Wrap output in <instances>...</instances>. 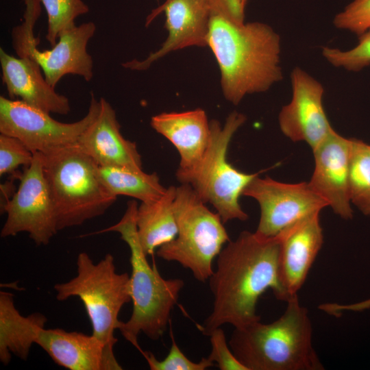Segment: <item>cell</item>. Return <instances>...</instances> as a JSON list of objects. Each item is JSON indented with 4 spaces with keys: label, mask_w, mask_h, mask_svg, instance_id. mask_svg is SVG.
<instances>
[{
    "label": "cell",
    "mask_w": 370,
    "mask_h": 370,
    "mask_svg": "<svg viewBox=\"0 0 370 370\" xmlns=\"http://www.w3.org/2000/svg\"><path fill=\"white\" fill-rule=\"evenodd\" d=\"M279 253L278 236L264 238L243 231L225 244L208 280L214 301L210 314L201 326L203 334L208 336L225 324L237 328L260 321L257 303L269 288L281 300Z\"/></svg>",
    "instance_id": "6da1fadb"
},
{
    "label": "cell",
    "mask_w": 370,
    "mask_h": 370,
    "mask_svg": "<svg viewBox=\"0 0 370 370\" xmlns=\"http://www.w3.org/2000/svg\"><path fill=\"white\" fill-rule=\"evenodd\" d=\"M207 44L219 67L223 96L234 105L282 79L280 37L267 24L245 23L243 16L216 5Z\"/></svg>",
    "instance_id": "7a4b0ae2"
},
{
    "label": "cell",
    "mask_w": 370,
    "mask_h": 370,
    "mask_svg": "<svg viewBox=\"0 0 370 370\" xmlns=\"http://www.w3.org/2000/svg\"><path fill=\"white\" fill-rule=\"evenodd\" d=\"M286 303L283 314L270 323L258 321L234 329L228 343L247 370L324 369L313 347L307 308L297 295Z\"/></svg>",
    "instance_id": "3957f363"
},
{
    "label": "cell",
    "mask_w": 370,
    "mask_h": 370,
    "mask_svg": "<svg viewBox=\"0 0 370 370\" xmlns=\"http://www.w3.org/2000/svg\"><path fill=\"white\" fill-rule=\"evenodd\" d=\"M138 203L130 201L121 219L99 232H116L121 234L130 251L131 301L130 318L121 321L118 330L122 336L140 352L138 336L145 334L153 341L160 338L170 323L172 310L184 286L182 279H165L155 264L151 265L140 244L136 225Z\"/></svg>",
    "instance_id": "277c9868"
},
{
    "label": "cell",
    "mask_w": 370,
    "mask_h": 370,
    "mask_svg": "<svg viewBox=\"0 0 370 370\" xmlns=\"http://www.w3.org/2000/svg\"><path fill=\"white\" fill-rule=\"evenodd\" d=\"M40 153L58 231L102 215L116 201L99 165L75 144Z\"/></svg>",
    "instance_id": "5b68a950"
},
{
    "label": "cell",
    "mask_w": 370,
    "mask_h": 370,
    "mask_svg": "<svg viewBox=\"0 0 370 370\" xmlns=\"http://www.w3.org/2000/svg\"><path fill=\"white\" fill-rule=\"evenodd\" d=\"M246 119L243 114L234 111L223 125L217 120L210 121V138L201 159L191 168L177 169L175 173L181 184L190 185L205 204L213 206L223 223L248 219L239 199L247 185L258 175L242 172L227 160L230 141Z\"/></svg>",
    "instance_id": "8992f818"
},
{
    "label": "cell",
    "mask_w": 370,
    "mask_h": 370,
    "mask_svg": "<svg viewBox=\"0 0 370 370\" xmlns=\"http://www.w3.org/2000/svg\"><path fill=\"white\" fill-rule=\"evenodd\" d=\"M77 275L69 281L55 284L56 299L78 297L83 302L92 328V335L114 356L117 342L114 332L121 321L122 307L131 301L130 275L116 271L114 258L108 254L95 263L86 252L77 258Z\"/></svg>",
    "instance_id": "52a82bcc"
},
{
    "label": "cell",
    "mask_w": 370,
    "mask_h": 370,
    "mask_svg": "<svg viewBox=\"0 0 370 370\" xmlns=\"http://www.w3.org/2000/svg\"><path fill=\"white\" fill-rule=\"evenodd\" d=\"M205 204L190 185L176 187L177 234L156 251L159 258L178 262L202 282L209 280L214 258L230 241L220 215Z\"/></svg>",
    "instance_id": "ba28073f"
},
{
    "label": "cell",
    "mask_w": 370,
    "mask_h": 370,
    "mask_svg": "<svg viewBox=\"0 0 370 370\" xmlns=\"http://www.w3.org/2000/svg\"><path fill=\"white\" fill-rule=\"evenodd\" d=\"M24 22L12 31V44L18 57L27 56L40 66L47 82L56 87L62 77L77 75L86 81L93 76V62L87 51V44L96 31V25L88 22L75 25L62 32L56 45L50 50L37 48L34 27L41 12L40 0H24Z\"/></svg>",
    "instance_id": "9c48e42d"
},
{
    "label": "cell",
    "mask_w": 370,
    "mask_h": 370,
    "mask_svg": "<svg viewBox=\"0 0 370 370\" xmlns=\"http://www.w3.org/2000/svg\"><path fill=\"white\" fill-rule=\"evenodd\" d=\"M99 108V101L92 93L86 116L66 123L21 100L1 96L0 133L18 138L33 153H46L75 144L97 116Z\"/></svg>",
    "instance_id": "30bf717a"
},
{
    "label": "cell",
    "mask_w": 370,
    "mask_h": 370,
    "mask_svg": "<svg viewBox=\"0 0 370 370\" xmlns=\"http://www.w3.org/2000/svg\"><path fill=\"white\" fill-rule=\"evenodd\" d=\"M19 179L18 190L3 204L7 218L1 236L27 232L37 245H46L58 230L40 153H34L32 164Z\"/></svg>",
    "instance_id": "8fae6325"
},
{
    "label": "cell",
    "mask_w": 370,
    "mask_h": 370,
    "mask_svg": "<svg viewBox=\"0 0 370 370\" xmlns=\"http://www.w3.org/2000/svg\"><path fill=\"white\" fill-rule=\"evenodd\" d=\"M243 195L258 201L260 217L255 232L264 238L275 237L299 220L328 206L308 182L283 183L258 175L247 185Z\"/></svg>",
    "instance_id": "7c38bea8"
},
{
    "label": "cell",
    "mask_w": 370,
    "mask_h": 370,
    "mask_svg": "<svg viewBox=\"0 0 370 370\" xmlns=\"http://www.w3.org/2000/svg\"><path fill=\"white\" fill-rule=\"evenodd\" d=\"M291 79L292 99L279 114L280 128L292 141H304L313 150L334 130L323 105L324 88L299 67L292 71Z\"/></svg>",
    "instance_id": "4fadbf2b"
},
{
    "label": "cell",
    "mask_w": 370,
    "mask_h": 370,
    "mask_svg": "<svg viewBox=\"0 0 370 370\" xmlns=\"http://www.w3.org/2000/svg\"><path fill=\"white\" fill-rule=\"evenodd\" d=\"M214 0H166L147 18L149 23L164 12L168 36L162 46L145 60H133L123 64L129 69H147L152 63L178 49L189 47H207Z\"/></svg>",
    "instance_id": "5bb4252c"
},
{
    "label": "cell",
    "mask_w": 370,
    "mask_h": 370,
    "mask_svg": "<svg viewBox=\"0 0 370 370\" xmlns=\"http://www.w3.org/2000/svg\"><path fill=\"white\" fill-rule=\"evenodd\" d=\"M320 212L304 217L278 235V282L281 301L297 295L323 243Z\"/></svg>",
    "instance_id": "9a60e30c"
},
{
    "label": "cell",
    "mask_w": 370,
    "mask_h": 370,
    "mask_svg": "<svg viewBox=\"0 0 370 370\" xmlns=\"http://www.w3.org/2000/svg\"><path fill=\"white\" fill-rule=\"evenodd\" d=\"M352 138L333 130L312 150L314 169L309 185L334 212L343 219L353 217L349 192Z\"/></svg>",
    "instance_id": "2e32d148"
},
{
    "label": "cell",
    "mask_w": 370,
    "mask_h": 370,
    "mask_svg": "<svg viewBox=\"0 0 370 370\" xmlns=\"http://www.w3.org/2000/svg\"><path fill=\"white\" fill-rule=\"evenodd\" d=\"M99 103L97 116L79 136L75 145L99 166L143 170L141 156L136 145L121 134L114 110L103 97Z\"/></svg>",
    "instance_id": "e0dca14e"
},
{
    "label": "cell",
    "mask_w": 370,
    "mask_h": 370,
    "mask_svg": "<svg viewBox=\"0 0 370 370\" xmlns=\"http://www.w3.org/2000/svg\"><path fill=\"white\" fill-rule=\"evenodd\" d=\"M34 343L57 365L70 370H121L122 367L94 335L40 328Z\"/></svg>",
    "instance_id": "ac0fdd59"
},
{
    "label": "cell",
    "mask_w": 370,
    "mask_h": 370,
    "mask_svg": "<svg viewBox=\"0 0 370 370\" xmlns=\"http://www.w3.org/2000/svg\"><path fill=\"white\" fill-rule=\"evenodd\" d=\"M2 81L10 99L18 97L27 104L48 113L67 114L69 99L58 93L42 73L40 65L27 56L14 57L0 49Z\"/></svg>",
    "instance_id": "d6986e66"
},
{
    "label": "cell",
    "mask_w": 370,
    "mask_h": 370,
    "mask_svg": "<svg viewBox=\"0 0 370 370\" xmlns=\"http://www.w3.org/2000/svg\"><path fill=\"white\" fill-rule=\"evenodd\" d=\"M150 124L177 150L180 157L178 169L191 168L201 159L211 134L210 121L204 110L162 112L153 116Z\"/></svg>",
    "instance_id": "ffe728a7"
},
{
    "label": "cell",
    "mask_w": 370,
    "mask_h": 370,
    "mask_svg": "<svg viewBox=\"0 0 370 370\" xmlns=\"http://www.w3.org/2000/svg\"><path fill=\"white\" fill-rule=\"evenodd\" d=\"M47 318L39 312L23 316L15 306L14 296L0 292V360L7 365L12 354L22 360L28 358L38 330Z\"/></svg>",
    "instance_id": "44dd1931"
},
{
    "label": "cell",
    "mask_w": 370,
    "mask_h": 370,
    "mask_svg": "<svg viewBox=\"0 0 370 370\" xmlns=\"http://www.w3.org/2000/svg\"><path fill=\"white\" fill-rule=\"evenodd\" d=\"M176 187L169 186L159 199L141 202L136 212L138 238L147 255L153 254L160 246L173 240L177 234L174 212Z\"/></svg>",
    "instance_id": "7402d4cb"
},
{
    "label": "cell",
    "mask_w": 370,
    "mask_h": 370,
    "mask_svg": "<svg viewBox=\"0 0 370 370\" xmlns=\"http://www.w3.org/2000/svg\"><path fill=\"white\" fill-rule=\"evenodd\" d=\"M100 178L106 188L114 196L132 197L143 203L153 201L166 192L157 173H146L115 166H99Z\"/></svg>",
    "instance_id": "603a6c76"
},
{
    "label": "cell",
    "mask_w": 370,
    "mask_h": 370,
    "mask_svg": "<svg viewBox=\"0 0 370 370\" xmlns=\"http://www.w3.org/2000/svg\"><path fill=\"white\" fill-rule=\"evenodd\" d=\"M350 201L370 216V145L352 138L349 177Z\"/></svg>",
    "instance_id": "cb8c5ba5"
},
{
    "label": "cell",
    "mask_w": 370,
    "mask_h": 370,
    "mask_svg": "<svg viewBox=\"0 0 370 370\" xmlns=\"http://www.w3.org/2000/svg\"><path fill=\"white\" fill-rule=\"evenodd\" d=\"M47 14L46 39L55 46L60 34L75 25V18L88 12L82 0H40Z\"/></svg>",
    "instance_id": "d4e9b609"
},
{
    "label": "cell",
    "mask_w": 370,
    "mask_h": 370,
    "mask_svg": "<svg viewBox=\"0 0 370 370\" xmlns=\"http://www.w3.org/2000/svg\"><path fill=\"white\" fill-rule=\"evenodd\" d=\"M323 57L333 66L358 71L370 64V29L358 36V42L348 51L323 47Z\"/></svg>",
    "instance_id": "484cf974"
},
{
    "label": "cell",
    "mask_w": 370,
    "mask_h": 370,
    "mask_svg": "<svg viewBox=\"0 0 370 370\" xmlns=\"http://www.w3.org/2000/svg\"><path fill=\"white\" fill-rule=\"evenodd\" d=\"M171 346L166 356L162 360H158L151 352L141 351L150 369L151 370H205L214 366L209 358H202L199 362H194L182 352L177 345L172 330H171Z\"/></svg>",
    "instance_id": "4316f807"
},
{
    "label": "cell",
    "mask_w": 370,
    "mask_h": 370,
    "mask_svg": "<svg viewBox=\"0 0 370 370\" xmlns=\"http://www.w3.org/2000/svg\"><path fill=\"white\" fill-rule=\"evenodd\" d=\"M34 159L31 151L20 140L0 134V175L14 173L19 166L28 167Z\"/></svg>",
    "instance_id": "83f0119b"
},
{
    "label": "cell",
    "mask_w": 370,
    "mask_h": 370,
    "mask_svg": "<svg viewBox=\"0 0 370 370\" xmlns=\"http://www.w3.org/2000/svg\"><path fill=\"white\" fill-rule=\"evenodd\" d=\"M334 25L358 36L370 29V0H354L335 16Z\"/></svg>",
    "instance_id": "f1b7e54d"
},
{
    "label": "cell",
    "mask_w": 370,
    "mask_h": 370,
    "mask_svg": "<svg viewBox=\"0 0 370 370\" xmlns=\"http://www.w3.org/2000/svg\"><path fill=\"white\" fill-rule=\"evenodd\" d=\"M211 344V352L208 356L221 370H247L238 360L227 343L225 332L218 328L208 335Z\"/></svg>",
    "instance_id": "f546056e"
}]
</instances>
